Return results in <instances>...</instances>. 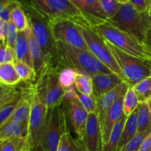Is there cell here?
<instances>
[{
    "label": "cell",
    "mask_w": 151,
    "mask_h": 151,
    "mask_svg": "<svg viewBox=\"0 0 151 151\" xmlns=\"http://www.w3.org/2000/svg\"><path fill=\"white\" fill-rule=\"evenodd\" d=\"M130 3L139 12H145L150 7L147 0H128Z\"/></svg>",
    "instance_id": "38"
},
{
    "label": "cell",
    "mask_w": 151,
    "mask_h": 151,
    "mask_svg": "<svg viewBox=\"0 0 151 151\" xmlns=\"http://www.w3.org/2000/svg\"><path fill=\"white\" fill-rule=\"evenodd\" d=\"M23 96V90L19 91L13 97L0 105V125L2 126L15 111Z\"/></svg>",
    "instance_id": "22"
},
{
    "label": "cell",
    "mask_w": 151,
    "mask_h": 151,
    "mask_svg": "<svg viewBox=\"0 0 151 151\" xmlns=\"http://www.w3.org/2000/svg\"><path fill=\"white\" fill-rule=\"evenodd\" d=\"M151 132V127L142 132H138L125 147L119 151H138L145 139Z\"/></svg>",
    "instance_id": "33"
},
{
    "label": "cell",
    "mask_w": 151,
    "mask_h": 151,
    "mask_svg": "<svg viewBox=\"0 0 151 151\" xmlns=\"http://www.w3.org/2000/svg\"><path fill=\"white\" fill-rule=\"evenodd\" d=\"M15 59H16V55H15L14 49L7 46L5 56H4V59L2 64L13 63Z\"/></svg>",
    "instance_id": "41"
},
{
    "label": "cell",
    "mask_w": 151,
    "mask_h": 151,
    "mask_svg": "<svg viewBox=\"0 0 151 151\" xmlns=\"http://www.w3.org/2000/svg\"><path fill=\"white\" fill-rule=\"evenodd\" d=\"M103 10L109 19H112L119 10L122 3L118 0H99Z\"/></svg>",
    "instance_id": "36"
},
{
    "label": "cell",
    "mask_w": 151,
    "mask_h": 151,
    "mask_svg": "<svg viewBox=\"0 0 151 151\" xmlns=\"http://www.w3.org/2000/svg\"><path fill=\"white\" fill-rule=\"evenodd\" d=\"M130 85L128 83L123 81L122 84L118 85L113 90L108 92L107 93L97 99V113L98 114V118L101 130L104 125L105 120H106V117L109 110L110 109L111 107L116 102L118 98L120 97L122 95L126 93Z\"/></svg>",
    "instance_id": "16"
},
{
    "label": "cell",
    "mask_w": 151,
    "mask_h": 151,
    "mask_svg": "<svg viewBox=\"0 0 151 151\" xmlns=\"http://www.w3.org/2000/svg\"><path fill=\"white\" fill-rule=\"evenodd\" d=\"M145 44L147 47V48L151 51V27L148 29L147 33H146L145 40Z\"/></svg>",
    "instance_id": "43"
},
{
    "label": "cell",
    "mask_w": 151,
    "mask_h": 151,
    "mask_svg": "<svg viewBox=\"0 0 151 151\" xmlns=\"http://www.w3.org/2000/svg\"><path fill=\"white\" fill-rule=\"evenodd\" d=\"M29 149H30V144H29V143L26 145V147L24 148L22 151H29Z\"/></svg>",
    "instance_id": "47"
},
{
    "label": "cell",
    "mask_w": 151,
    "mask_h": 151,
    "mask_svg": "<svg viewBox=\"0 0 151 151\" xmlns=\"http://www.w3.org/2000/svg\"><path fill=\"white\" fill-rule=\"evenodd\" d=\"M14 51L16 59L17 60L25 62L32 68V62L29 54L26 30L18 31L14 45Z\"/></svg>",
    "instance_id": "20"
},
{
    "label": "cell",
    "mask_w": 151,
    "mask_h": 151,
    "mask_svg": "<svg viewBox=\"0 0 151 151\" xmlns=\"http://www.w3.org/2000/svg\"><path fill=\"white\" fill-rule=\"evenodd\" d=\"M86 151H103V139L98 114L97 112L88 113L85 133L81 140Z\"/></svg>",
    "instance_id": "12"
},
{
    "label": "cell",
    "mask_w": 151,
    "mask_h": 151,
    "mask_svg": "<svg viewBox=\"0 0 151 151\" xmlns=\"http://www.w3.org/2000/svg\"><path fill=\"white\" fill-rule=\"evenodd\" d=\"M133 87L138 96L139 103L146 102L151 99V76L142 80Z\"/></svg>",
    "instance_id": "30"
},
{
    "label": "cell",
    "mask_w": 151,
    "mask_h": 151,
    "mask_svg": "<svg viewBox=\"0 0 151 151\" xmlns=\"http://www.w3.org/2000/svg\"><path fill=\"white\" fill-rule=\"evenodd\" d=\"M125 94L118 98L109 110L105 120L104 125L102 128V139H103V149L108 144L111 133L116 123L119 121L123 112V103Z\"/></svg>",
    "instance_id": "17"
},
{
    "label": "cell",
    "mask_w": 151,
    "mask_h": 151,
    "mask_svg": "<svg viewBox=\"0 0 151 151\" xmlns=\"http://www.w3.org/2000/svg\"><path fill=\"white\" fill-rule=\"evenodd\" d=\"M0 151H22L29 143L28 137H14L0 142Z\"/></svg>",
    "instance_id": "28"
},
{
    "label": "cell",
    "mask_w": 151,
    "mask_h": 151,
    "mask_svg": "<svg viewBox=\"0 0 151 151\" xmlns=\"http://www.w3.org/2000/svg\"><path fill=\"white\" fill-rule=\"evenodd\" d=\"M106 43L120 68L124 80L130 86L133 87L142 80L151 76V62L125 53L106 40Z\"/></svg>",
    "instance_id": "6"
},
{
    "label": "cell",
    "mask_w": 151,
    "mask_h": 151,
    "mask_svg": "<svg viewBox=\"0 0 151 151\" xmlns=\"http://www.w3.org/2000/svg\"><path fill=\"white\" fill-rule=\"evenodd\" d=\"M138 132L144 131L151 127V115L147 102H140L138 105Z\"/></svg>",
    "instance_id": "26"
},
{
    "label": "cell",
    "mask_w": 151,
    "mask_h": 151,
    "mask_svg": "<svg viewBox=\"0 0 151 151\" xmlns=\"http://www.w3.org/2000/svg\"><path fill=\"white\" fill-rule=\"evenodd\" d=\"M57 151H86L82 141L75 139L69 130L63 133Z\"/></svg>",
    "instance_id": "23"
},
{
    "label": "cell",
    "mask_w": 151,
    "mask_h": 151,
    "mask_svg": "<svg viewBox=\"0 0 151 151\" xmlns=\"http://www.w3.org/2000/svg\"><path fill=\"white\" fill-rule=\"evenodd\" d=\"M147 1H148V3L150 4V5H151V0H147Z\"/></svg>",
    "instance_id": "50"
},
{
    "label": "cell",
    "mask_w": 151,
    "mask_h": 151,
    "mask_svg": "<svg viewBox=\"0 0 151 151\" xmlns=\"http://www.w3.org/2000/svg\"><path fill=\"white\" fill-rule=\"evenodd\" d=\"M10 20L13 22L18 31L25 30L29 26L27 16L20 4L12 10L10 13Z\"/></svg>",
    "instance_id": "27"
},
{
    "label": "cell",
    "mask_w": 151,
    "mask_h": 151,
    "mask_svg": "<svg viewBox=\"0 0 151 151\" xmlns=\"http://www.w3.org/2000/svg\"><path fill=\"white\" fill-rule=\"evenodd\" d=\"M118 1H119L120 3H122V4H123V3L128 2V0H118Z\"/></svg>",
    "instance_id": "49"
},
{
    "label": "cell",
    "mask_w": 151,
    "mask_h": 151,
    "mask_svg": "<svg viewBox=\"0 0 151 151\" xmlns=\"http://www.w3.org/2000/svg\"><path fill=\"white\" fill-rule=\"evenodd\" d=\"M18 75L23 81H34L37 78L36 73L33 68L22 61L15 59L13 62Z\"/></svg>",
    "instance_id": "31"
},
{
    "label": "cell",
    "mask_w": 151,
    "mask_h": 151,
    "mask_svg": "<svg viewBox=\"0 0 151 151\" xmlns=\"http://www.w3.org/2000/svg\"><path fill=\"white\" fill-rule=\"evenodd\" d=\"M29 151H45L42 148V147L40 144L35 145V146L30 147V149H29Z\"/></svg>",
    "instance_id": "45"
},
{
    "label": "cell",
    "mask_w": 151,
    "mask_h": 151,
    "mask_svg": "<svg viewBox=\"0 0 151 151\" xmlns=\"http://www.w3.org/2000/svg\"><path fill=\"white\" fill-rule=\"evenodd\" d=\"M77 94H78V99L88 113L97 112V99L94 95L83 94L80 93L78 90H77Z\"/></svg>",
    "instance_id": "35"
},
{
    "label": "cell",
    "mask_w": 151,
    "mask_h": 151,
    "mask_svg": "<svg viewBox=\"0 0 151 151\" xmlns=\"http://www.w3.org/2000/svg\"><path fill=\"white\" fill-rule=\"evenodd\" d=\"M91 78L93 81V95L97 99H99L125 81L121 77L114 73H98L91 76Z\"/></svg>",
    "instance_id": "18"
},
{
    "label": "cell",
    "mask_w": 151,
    "mask_h": 151,
    "mask_svg": "<svg viewBox=\"0 0 151 151\" xmlns=\"http://www.w3.org/2000/svg\"><path fill=\"white\" fill-rule=\"evenodd\" d=\"M13 63L0 65V81L1 84L9 86H14L21 81Z\"/></svg>",
    "instance_id": "25"
},
{
    "label": "cell",
    "mask_w": 151,
    "mask_h": 151,
    "mask_svg": "<svg viewBox=\"0 0 151 151\" xmlns=\"http://www.w3.org/2000/svg\"><path fill=\"white\" fill-rule=\"evenodd\" d=\"M8 33V24L7 22L1 19L0 20V39L1 43L7 44V37Z\"/></svg>",
    "instance_id": "40"
},
{
    "label": "cell",
    "mask_w": 151,
    "mask_h": 151,
    "mask_svg": "<svg viewBox=\"0 0 151 151\" xmlns=\"http://www.w3.org/2000/svg\"><path fill=\"white\" fill-rule=\"evenodd\" d=\"M147 104H148V106H149V109H150V115H151V99H149L147 101Z\"/></svg>",
    "instance_id": "48"
},
{
    "label": "cell",
    "mask_w": 151,
    "mask_h": 151,
    "mask_svg": "<svg viewBox=\"0 0 151 151\" xmlns=\"http://www.w3.org/2000/svg\"><path fill=\"white\" fill-rule=\"evenodd\" d=\"M27 36L28 45H29V51L30 54L31 59L32 62V68L36 73V76L42 74L49 67L53 65V62L45 56L42 49L38 44V41L35 39L33 33L32 32L29 25L26 29Z\"/></svg>",
    "instance_id": "14"
},
{
    "label": "cell",
    "mask_w": 151,
    "mask_h": 151,
    "mask_svg": "<svg viewBox=\"0 0 151 151\" xmlns=\"http://www.w3.org/2000/svg\"><path fill=\"white\" fill-rule=\"evenodd\" d=\"M127 117L128 116H126L123 113L119 119V121L116 123L113 130H112L111 133L109 142L104 147L103 151H117L118 144H119V139L122 136Z\"/></svg>",
    "instance_id": "24"
},
{
    "label": "cell",
    "mask_w": 151,
    "mask_h": 151,
    "mask_svg": "<svg viewBox=\"0 0 151 151\" xmlns=\"http://www.w3.org/2000/svg\"><path fill=\"white\" fill-rule=\"evenodd\" d=\"M137 116H138V107L134 110V113L127 117L125 127H124L122 136L118 144L117 151L121 150L126 145V144L137 133V128H138Z\"/></svg>",
    "instance_id": "21"
},
{
    "label": "cell",
    "mask_w": 151,
    "mask_h": 151,
    "mask_svg": "<svg viewBox=\"0 0 151 151\" xmlns=\"http://www.w3.org/2000/svg\"><path fill=\"white\" fill-rule=\"evenodd\" d=\"M94 28L100 24L109 22L110 19L103 10L99 0H70Z\"/></svg>",
    "instance_id": "13"
},
{
    "label": "cell",
    "mask_w": 151,
    "mask_h": 151,
    "mask_svg": "<svg viewBox=\"0 0 151 151\" xmlns=\"http://www.w3.org/2000/svg\"><path fill=\"white\" fill-rule=\"evenodd\" d=\"M55 41H62L74 47L89 51L79 25L67 19H55L47 22Z\"/></svg>",
    "instance_id": "9"
},
{
    "label": "cell",
    "mask_w": 151,
    "mask_h": 151,
    "mask_svg": "<svg viewBox=\"0 0 151 151\" xmlns=\"http://www.w3.org/2000/svg\"><path fill=\"white\" fill-rule=\"evenodd\" d=\"M79 28L89 49V51L94 55L103 65H106L112 73L116 74L124 80L123 74L121 71L120 68L116 62L114 56L106 45V40L93 27L79 25Z\"/></svg>",
    "instance_id": "8"
},
{
    "label": "cell",
    "mask_w": 151,
    "mask_h": 151,
    "mask_svg": "<svg viewBox=\"0 0 151 151\" xmlns=\"http://www.w3.org/2000/svg\"><path fill=\"white\" fill-rule=\"evenodd\" d=\"M98 33L104 38L125 53L151 62V51L143 42L131 34L114 26L109 22L94 27Z\"/></svg>",
    "instance_id": "3"
},
{
    "label": "cell",
    "mask_w": 151,
    "mask_h": 151,
    "mask_svg": "<svg viewBox=\"0 0 151 151\" xmlns=\"http://www.w3.org/2000/svg\"><path fill=\"white\" fill-rule=\"evenodd\" d=\"M29 120L20 124H16L7 120L0 129V142L14 137H28Z\"/></svg>",
    "instance_id": "19"
},
{
    "label": "cell",
    "mask_w": 151,
    "mask_h": 151,
    "mask_svg": "<svg viewBox=\"0 0 151 151\" xmlns=\"http://www.w3.org/2000/svg\"><path fill=\"white\" fill-rule=\"evenodd\" d=\"M148 16H149V23H150V26L151 27V5L150 6L148 9Z\"/></svg>",
    "instance_id": "46"
},
{
    "label": "cell",
    "mask_w": 151,
    "mask_h": 151,
    "mask_svg": "<svg viewBox=\"0 0 151 151\" xmlns=\"http://www.w3.org/2000/svg\"><path fill=\"white\" fill-rule=\"evenodd\" d=\"M6 49H7V44H4V43H1V49H0V53H1V56H0V64L3 63V61H4V56H5Z\"/></svg>",
    "instance_id": "44"
},
{
    "label": "cell",
    "mask_w": 151,
    "mask_h": 151,
    "mask_svg": "<svg viewBox=\"0 0 151 151\" xmlns=\"http://www.w3.org/2000/svg\"><path fill=\"white\" fill-rule=\"evenodd\" d=\"M67 130L66 113L61 105L47 110L38 144L45 151H57L60 138Z\"/></svg>",
    "instance_id": "5"
},
{
    "label": "cell",
    "mask_w": 151,
    "mask_h": 151,
    "mask_svg": "<svg viewBox=\"0 0 151 151\" xmlns=\"http://www.w3.org/2000/svg\"><path fill=\"white\" fill-rule=\"evenodd\" d=\"M7 24H8V33H7V46L14 49L18 30L11 20L9 21Z\"/></svg>",
    "instance_id": "37"
},
{
    "label": "cell",
    "mask_w": 151,
    "mask_h": 151,
    "mask_svg": "<svg viewBox=\"0 0 151 151\" xmlns=\"http://www.w3.org/2000/svg\"><path fill=\"white\" fill-rule=\"evenodd\" d=\"M78 98V94H77V89L75 86L74 87L73 85L69 88L65 89L64 94H63V100L65 102H69L74 99Z\"/></svg>",
    "instance_id": "39"
},
{
    "label": "cell",
    "mask_w": 151,
    "mask_h": 151,
    "mask_svg": "<svg viewBox=\"0 0 151 151\" xmlns=\"http://www.w3.org/2000/svg\"><path fill=\"white\" fill-rule=\"evenodd\" d=\"M55 48L58 64L72 68L80 73L91 76L112 73L90 51L74 47L62 41H55Z\"/></svg>",
    "instance_id": "1"
},
{
    "label": "cell",
    "mask_w": 151,
    "mask_h": 151,
    "mask_svg": "<svg viewBox=\"0 0 151 151\" xmlns=\"http://www.w3.org/2000/svg\"><path fill=\"white\" fill-rule=\"evenodd\" d=\"M139 104L138 96L132 86H130L125 93L123 103V112L126 116L131 115L138 107Z\"/></svg>",
    "instance_id": "29"
},
{
    "label": "cell",
    "mask_w": 151,
    "mask_h": 151,
    "mask_svg": "<svg viewBox=\"0 0 151 151\" xmlns=\"http://www.w3.org/2000/svg\"><path fill=\"white\" fill-rule=\"evenodd\" d=\"M67 102L68 111L73 130L78 136V139L82 140L85 133L88 113L83 106L78 98Z\"/></svg>",
    "instance_id": "15"
},
{
    "label": "cell",
    "mask_w": 151,
    "mask_h": 151,
    "mask_svg": "<svg viewBox=\"0 0 151 151\" xmlns=\"http://www.w3.org/2000/svg\"><path fill=\"white\" fill-rule=\"evenodd\" d=\"M138 151H151V132L145 139Z\"/></svg>",
    "instance_id": "42"
},
{
    "label": "cell",
    "mask_w": 151,
    "mask_h": 151,
    "mask_svg": "<svg viewBox=\"0 0 151 151\" xmlns=\"http://www.w3.org/2000/svg\"><path fill=\"white\" fill-rule=\"evenodd\" d=\"M147 10L139 12L129 1L123 3L109 22L131 34L145 44L146 33L150 28Z\"/></svg>",
    "instance_id": "4"
},
{
    "label": "cell",
    "mask_w": 151,
    "mask_h": 151,
    "mask_svg": "<svg viewBox=\"0 0 151 151\" xmlns=\"http://www.w3.org/2000/svg\"><path fill=\"white\" fill-rule=\"evenodd\" d=\"M78 72L72 68H66L59 72V81L64 89L69 88L75 84Z\"/></svg>",
    "instance_id": "34"
},
{
    "label": "cell",
    "mask_w": 151,
    "mask_h": 151,
    "mask_svg": "<svg viewBox=\"0 0 151 151\" xmlns=\"http://www.w3.org/2000/svg\"><path fill=\"white\" fill-rule=\"evenodd\" d=\"M23 9L27 16L29 25L35 39L41 47L45 56L54 63L55 60H57L55 41L52 36L47 22L32 10Z\"/></svg>",
    "instance_id": "10"
},
{
    "label": "cell",
    "mask_w": 151,
    "mask_h": 151,
    "mask_svg": "<svg viewBox=\"0 0 151 151\" xmlns=\"http://www.w3.org/2000/svg\"><path fill=\"white\" fill-rule=\"evenodd\" d=\"M47 107L44 102H41L37 96L36 93L31 106L30 114L29 117V139L30 147L38 144L41 129L45 121L47 113Z\"/></svg>",
    "instance_id": "11"
},
{
    "label": "cell",
    "mask_w": 151,
    "mask_h": 151,
    "mask_svg": "<svg viewBox=\"0 0 151 151\" xmlns=\"http://www.w3.org/2000/svg\"><path fill=\"white\" fill-rule=\"evenodd\" d=\"M22 8L29 9L47 22L55 19H67L81 26L92 27L70 0H16Z\"/></svg>",
    "instance_id": "2"
},
{
    "label": "cell",
    "mask_w": 151,
    "mask_h": 151,
    "mask_svg": "<svg viewBox=\"0 0 151 151\" xmlns=\"http://www.w3.org/2000/svg\"><path fill=\"white\" fill-rule=\"evenodd\" d=\"M75 86L80 93L86 95L93 94L92 78L87 74L78 73L75 78Z\"/></svg>",
    "instance_id": "32"
},
{
    "label": "cell",
    "mask_w": 151,
    "mask_h": 151,
    "mask_svg": "<svg viewBox=\"0 0 151 151\" xmlns=\"http://www.w3.org/2000/svg\"><path fill=\"white\" fill-rule=\"evenodd\" d=\"M59 72L58 67L52 65L37 78L35 93L47 109L60 105L63 101L65 89L59 81Z\"/></svg>",
    "instance_id": "7"
}]
</instances>
